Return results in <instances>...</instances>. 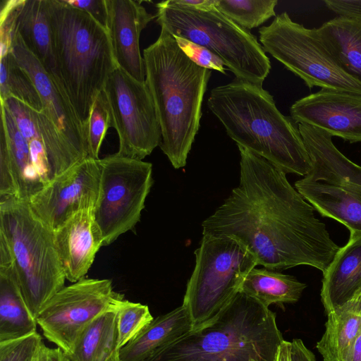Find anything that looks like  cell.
<instances>
[{"mask_svg": "<svg viewBox=\"0 0 361 361\" xmlns=\"http://www.w3.org/2000/svg\"><path fill=\"white\" fill-rule=\"evenodd\" d=\"M240 182L202 224V235L231 238L245 246L257 265L283 271L307 265L324 273L340 247L314 207L286 173L238 146Z\"/></svg>", "mask_w": 361, "mask_h": 361, "instance_id": "6da1fadb", "label": "cell"}, {"mask_svg": "<svg viewBox=\"0 0 361 361\" xmlns=\"http://www.w3.org/2000/svg\"><path fill=\"white\" fill-rule=\"evenodd\" d=\"M145 82L159 121V147L175 169L184 167L200 126L211 71L197 66L164 28L144 49Z\"/></svg>", "mask_w": 361, "mask_h": 361, "instance_id": "7a4b0ae2", "label": "cell"}, {"mask_svg": "<svg viewBox=\"0 0 361 361\" xmlns=\"http://www.w3.org/2000/svg\"><path fill=\"white\" fill-rule=\"evenodd\" d=\"M207 106L238 146L283 171L305 176L312 161L293 120L262 85L235 78L213 88Z\"/></svg>", "mask_w": 361, "mask_h": 361, "instance_id": "3957f363", "label": "cell"}, {"mask_svg": "<svg viewBox=\"0 0 361 361\" xmlns=\"http://www.w3.org/2000/svg\"><path fill=\"white\" fill-rule=\"evenodd\" d=\"M283 340L276 314L239 291L212 320L151 361H275Z\"/></svg>", "mask_w": 361, "mask_h": 361, "instance_id": "277c9868", "label": "cell"}, {"mask_svg": "<svg viewBox=\"0 0 361 361\" xmlns=\"http://www.w3.org/2000/svg\"><path fill=\"white\" fill-rule=\"evenodd\" d=\"M59 77L87 135L92 105L118 67L106 27L64 0H47Z\"/></svg>", "mask_w": 361, "mask_h": 361, "instance_id": "5b68a950", "label": "cell"}, {"mask_svg": "<svg viewBox=\"0 0 361 361\" xmlns=\"http://www.w3.org/2000/svg\"><path fill=\"white\" fill-rule=\"evenodd\" d=\"M0 272L13 277L35 318L66 279L53 230L15 197L0 199Z\"/></svg>", "mask_w": 361, "mask_h": 361, "instance_id": "8992f818", "label": "cell"}, {"mask_svg": "<svg viewBox=\"0 0 361 361\" xmlns=\"http://www.w3.org/2000/svg\"><path fill=\"white\" fill-rule=\"evenodd\" d=\"M157 22L173 36L202 46L216 55L235 78L262 85L271 63L257 37L215 7L198 9L175 0L156 4Z\"/></svg>", "mask_w": 361, "mask_h": 361, "instance_id": "52a82bcc", "label": "cell"}, {"mask_svg": "<svg viewBox=\"0 0 361 361\" xmlns=\"http://www.w3.org/2000/svg\"><path fill=\"white\" fill-rule=\"evenodd\" d=\"M298 129L312 161L295 188L321 215L361 235V166L344 156L327 132L305 123Z\"/></svg>", "mask_w": 361, "mask_h": 361, "instance_id": "ba28073f", "label": "cell"}, {"mask_svg": "<svg viewBox=\"0 0 361 361\" xmlns=\"http://www.w3.org/2000/svg\"><path fill=\"white\" fill-rule=\"evenodd\" d=\"M183 305L193 329L212 320L239 292L247 274L257 266L249 250L231 238L202 235Z\"/></svg>", "mask_w": 361, "mask_h": 361, "instance_id": "9c48e42d", "label": "cell"}, {"mask_svg": "<svg viewBox=\"0 0 361 361\" xmlns=\"http://www.w3.org/2000/svg\"><path fill=\"white\" fill-rule=\"evenodd\" d=\"M11 52L32 79L42 102L37 118L52 179L89 157L87 133L63 86L25 47L18 32Z\"/></svg>", "mask_w": 361, "mask_h": 361, "instance_id": "30bf717a", "label": "cell"}, {"mask_svg": "<svg viewBox=\"0 0 361 361\" xmlns=\"http://www.w3.org/2000/svg\"><path fill=\"white\" fill-rule=\"evenodd\" d=\"M265 52L301 78L312 89L333 90L361 95V80L346 73L320 38L317 28L293 21L287 12L259 29Z\"/></svg>", "mask_w": 361, "mask_h": 361, "instance_id": "8fae6325", "label": "cell"}, {"mask_svg": "<svg viewBox=\"0 0 361 361\" xmlns=\"http://www.w3.org/2000/svg\"><path fill=\"white\" fill-rule=\"evenodd\" d=\"M99 190L93 213L104 245H108L140 221L153 183L152 165L117 153L99 159Z\"/></svg>", "mask_w": 361, "mask_h": 361, "instance_id": "7c38bea8", "label": "cell"}, {"mask_svg": "<svg viewBox=\"0 0 361 361\" xmlns=\"http://www.w3.org/2000/svg\"><path fill=\"white\" fill-rule=\"evenodd\" d=\"M124 299L111 280L84 278L52 296L36 321L44 336L69 355L87 326L103 313L117 310Z\"/></svg>", "mask_w": 361, "mask_h": 361, "instance_id": "4fadbf2b", "label": "cell"}, {"mask_svg": "<svg viewBox=\"0 0 361 361\" xmlns=\"http://www.w3.org/2000/svg\"><path fill=\"white\" fill-rule=\"evenodd\" d=\"M103 90L111 111L112 128L119 140L116 153L142 160L161 141L159 121L146 82L136 80L117 67Z\"/></svg>", "mask_w": 361, "mask_h": 361, "instance_id": "5bb4252c", "label": "cell"}, {"mask_svg": "<svg viewBox=\"0 0 361 361\" xmlns=\"http://www.w3.org/2000/svg\"><path fill=\"white\" fill-rule=\"evenodd\" d=\"M100 175L99 159L88 157L54 177L28 200L30 207L54 231L75 212L94 207Z\"/></svg>", "mask_w": 361, "mask_h": 361, "instance_id": "9a60e30c", "label": "cell"}, {"mask_svg": "<svg viewBox=\"0 0 361 361\" xmlns=\"http://www.w3.org/2000/svg\"><path fill=\"white\" fill-rule=\"evenodd\" d=\"M290 113L297 124L310 125L350 143L361 142V95L322 89L297 100Z\"/></svg>", "mask_w": 361, "mask_h": 361, "instance_id": "2e32d148", "label": "cell"}, {"mask_svg": "<svg viewBox=\"0 0 361 361\" xmlns=\"http://www.w3.org/2000/svg\"><path fill=\"white\" fill-rule=\"evenodd\" d=\"M45 186L35 168L27 140L1 103L0 199L28 201Z\"/></svg>", "mask_w": 361, "mask_h": 361, "instance_id": "e0dca14e", "label": "cell"}, {"mask_svg": "<svg viewBox=\"0 0 361 361\" xmlns=\"http://www.w3.org/2000/svg\"><path fill=\"white\" fill-rule=\"evenodd\" d=\"M106 28L117 66L136 80L145 82L140 36L156 16L148 13L140 1L133 0H106Z\"/></svg>", "mask_w": 361, "mask_h": 361, "instance_id": "ac0fdd59", "label": "cell"}, {"mask_svg": "<svg viewBox=\"0 0 361 361\" xmlns=\"http://www.w3.org/2000/svg\"><path fill=\"white\" fill-rule=\"evenodd\" d=\"M93 209L87 208L75 212L53 231L66 279L71 283L85 277L97 252L104 245Z\"/></svg>", "mask_w": 361, "mask_h": 361, "instance_id": "d6986e66", "label": "cell"}, {"mask_svg": "<svg viewBox=\"0 0 361 361\" xmlns=\"http://www.w3.org/2000/svg\"><path fill=\"white\" fill-rule=\"evenodd\" d=\"M361 292V235L350 236L323 273L321 299L326 314L353 302Z\"/></svg>", "mask_w": 361, "mask_h": 361, "instance_id": "ffe728a7", "label": "cell"}, {"mask_svg": "<svg viewBox=\"0 0 361 361\" xmlns=\"http://www.w3.org/2000/svg\"><path fill=\"white\" fill-rule=\"evenodd\" d=\"M188 310L182 305L159 315L118 353V361H151L192 331Z\"/></svg>", "mask_w": 361, "mask_h": 361, "instance_id": "44dd1931", "label": "cell"}, {"mask_svg": "<svg viewBox=\"0 0 361 361\" xmlns=\"http://www.w3.org/2000/svg\"><path fill=\"white\" fill-rule=\"evenodd\" d=\"M17 32L25 47L61 85L54 54L47 0H24L18 17Z\"/></svg>", "mask_w": 361, "mask_h": 361, "instance_id": "7402d4cb", "label": "cell"}, {"mask_svg": "<svg viewBox=\"0 0 361 361\" xmlns=\"http://www.w3.org/2000/svg\"><path fill=\"white\" fill-rule=\"evenodd\" d=\"M327 316L325 331L316 348L323 361H348L361 333V310L352 302Z\"/></svg>", "mask_w": 361, "mask_h": 361, "instance_id": "603a6c76", "label": "cell"}, {"mask_svg": "<svg viewBox=\"0 0 361 361\" xmlns=\"http://www.w3.org/2000/svg\"><path fill=\"white\" fill-rule=\"evenodd\" d=\"M317 30L341 67L361 80V21L338 16L325 22Z\"/></svg>", "mask_w": 361, "mask_h": 361, "instance_id": "cb8c5ba5", "label": "cell"}, {"mask_svg": "<svg viewBox=\"0 0 361 361\" xmlns=\"http://www.w3.org/2000/svg\"><path fill=\"white\" fill-rule=\"evenodd\" d=\"M118 309L96 318L83 331L69 355V361H118Z\"/></svg>", "mask_w": 361, "mask_h": 361, "instance_id": "d4e9b609", "label": "cell"}, {"mask_svg": "<svg viewBox=\"0 0 361 361\" xmlns=\"http://www.w3.org/2000/svg\"><path fill=\"white\" fill-rule=\"evenodd\" d=\"M306 287L293 276L255 267L244 278L239 291L269 307L272 304L298 302Z\"/></svg>", "mask_w": 361, "mask_h": 361, "instance_id": "484cf974", "label": "cell"}, {"mask_svg": "<svg viewBox=\"0 0 361 361\" xmlns=\"http://www.w3.org/2000/svg\"><path fill=\"white\" fill-rule=\"evenodd\" d=\"M37 326L13 277L0 272V342L37 332Z\"/></svg>", "mask_w": 361, "mask_h": 361, "instance_id": "4316f807", "label": "cell"}, {"mask_svg": "<svg viewBox=\"0 0 361 361\" xmlns=\"http://www.w3.org/2000/svg\"><path fill=\"white\" fill-rule=\"evenodd\" d=\"M0 59V101L11 97L41 112L42 102L29 75L19 66L11 52Z\"/></svg>", "mask_w": 361, "mask_h": 361, "instance_id": "83f0119b", "label": "cell"}, {"mask_svg": "<svg viewBox=\"0 0 361 361\" xmlns=\"http://www.w3.org/2000/svg\"><path fill=\"white\" fill-rule=\"evenodd\" d=\"M276 0H216L215 8L240 27L255 28L276 16Z\"/></svg>", "mask_w": 361, "mask_h": 361, "instance_id": "f1b7e54d", "label": "cell"}, {"mask_svg": "<svg viewBox=\"0 0 361 361\" xmlns=\"http://www.w3.org/2000/svg\"><path fill=\"white\" fill-rule=\"evenodd\" d=\"M154 319L149 307L123 300L118 308L117 349L135 338Z\"/></svg>", "mask_w": 361, "mask_h": 361, "instance_id": "f546056e", "label": "cell"}, {"mask_svg": "<svg viewBox=\"0 0 361 361\" xmlns=\"http://www.w3.org/2000/svg\"><path fill=\"white\" fill-rule=\"evenodd\" d=\"M109 128H112L111 115L104 90L96 98L92 108L87 126L89 157L99 159L102 142Z\"/></svg>", "mask_w": 361, "mask_h": 361, "instance_id": "4dcf8cb0", "label": "cell"}, {"mask_svg": "<svg viewBox=\"0 0 361 361\" xmlns=\"http://www.w3.org/2000/svg\"><path fill=\"white\" fill-rule=\"evenodd\" d=\"M43 343L37 332L0 342V361H34Z\"/></svg>", "mask_w": 361, "mask_h": 361, "instance_id": "1f68e13d", "label": "cell"}, {"mask_svg": "<svg viewBox=\"0 0 361 361\" xmlns=\"http://www.w3.org/2000/svg\"><path fill=\"white\" fill-rule=\"evenodd\" d=\"M24 0L3 1L0 11V58L11 51L17 32V20Z\"/></svg>", "mask_w": 361, "mask_h": 361, "instance_id": "d6a6232c", "label": "cell"}, {"mask_svg": "<svg viewBox=\"0 0 361 361\" xmlns=\"http://www.w3.org/2000/svg\"><path fill=\"white\" fill-rule=\"evenodd\" d=\"M174 37L183 53L197 66L226 74V68L223 61L209 49L185 38Z\"/></svg>", "mask_w": 361, "mask_h": 361, "instance_id": "836d02e7", "label": "cell"}, {"mask_svg": "<svg viewBox=\"0 0 361 361\" xmlns=\"http://www.w3.org/2000/svg\"><path fill=\"white\" fill-rule=\"evenodd\" d=\"M275 361H316L315 356L300 338L283 341L279 348Z\"/></svg>", "mask_w": 361, "mask_h": 361, "instance_id": "e575fe53", "label": "cell"}, {"mask_svg": "<svg viewBox=\"0 0 361 361\" xmlns=\"http://www.w3.org/2000/svg\"><path fill=\"white\" fill-rule=\"evenodd\" d=\"M66 3L92 16L104 27L106 26V0H64Z\"/></svg>", "mask_w": 361, "mask_h": 361, "instance_id": "d590c367", "label": "cell"}, {"mask_svg": "<svg viewBox=\"0 0 361 361\" xmlns=\"http://www.w3.org/2000/svg\"><path fill=\"white\" fill-rule=\"evenodd\" d=\"M324 3L338 16L361 21V0H324Z\"/></svg>", "mask_w": 361, "mask_h": 361, "instance_id": "8d00e7d4", "label": "cell"}, {"mask_svg": "<svg viewBox=\"0 0 361 361\" xmlns=\"http://www.w3.org/2000/svg\"><path fill=\"white\" fill-rule=\"evenodd\" d=\"M34 361H69L66 353L60 348H50L42 344Z\"/></svg>", "mask_w": 361, "mask_h": 361, "instance_id": "74e56055", "label": "cell"}, {"mask_svg": "<svg viewBox=\"0 0 361 361\" xmlns=\"http://www.w3.org/2000/svg\"><path fill=\"white\" fill-rule=\"evenodd\" d=\"M178 4L198 9H209L215 6L216 0H175Z\"/></svg>", "mask_w": 361, "mask_h": 361, "instance_id": "f35d334b", "label": "cell"}, {"mask_svg": "<svg viewBox=\"0 0 361 361\" xmlns=\"http://www.w3.org/2000/svg\"><path fill=\"white\" fill-rule=\"evenodd\" d=\"M348 361H361V333L357 338Z\"/></svg>", "mask_w": 361, "mask_h": 361, "instance_id": "ab89813d", "label": "cell"}, {"mask_svg": "<svg viewBox=\"0 0 361 361\" xmlns=\"http://www.w3.org/2000/svg\"><path fill=\"white\" fill-rule=\"evenodd\" d=\"M357 305V306L360 308L361 310V292L358 297L353 302Z\"/></svg>", "mask_w": 361, "mask_h": 361, "instance_id": "60d3db41", "label": "cell"}, {"mask_svg": "<svg viewBox=\"0 0 361 361\" xmlns=\"http://www.w3.org/2000/svg\"><path fill=\"white\" fill-rule=\"evenodd\" d=\"M250 361H256V360H250Z\"/></svg>", "mask_w": 361, "mask_h": 361, "instance_id": "b9f144b4", "label": "cell"}]
</instances>
